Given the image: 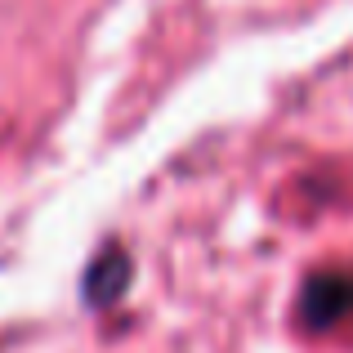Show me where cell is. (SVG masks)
I'll use <instances>...</instances> for the list:
<instances>
[{
	"mask_svg": "<svg viewBox=\"0 0 353 353\" xmlns=\"http://www.w3.org/2000/svg\"><path fill=\"white\" fill-rule=\"evenodd\" d=\"M349 309H353V277H345V273H318L309 286H304V300H300L304 327H331V322L345 318Z\"/></svg>",
	"mask_w": 353,
	"mask_h": 353,
	"instance_id": "cell-1",
	"label": "cell"
}]
</instances>
